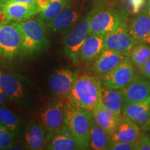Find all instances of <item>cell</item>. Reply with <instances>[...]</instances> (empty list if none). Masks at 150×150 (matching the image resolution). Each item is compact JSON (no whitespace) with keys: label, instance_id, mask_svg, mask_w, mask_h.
<instances>
[{"label":"cell","instance_id":"cell-27","mask_svg":"<svg viewBox=\"0 0 150 150\" xmlns=\"http://www.w3.org/2000/svg\"><path fill=\"white\" fill-rule=\"evenodd\" d=\"M68 3L69 0H51L48 8L38 13V18L46 23L51 21L65 8Z\"/></svg>","mask_w":150,"mask_h":150},{"label":"cell","instance_id":"cell-12","mask_svg":"<svg viewBox=\"0 0 150 150\" xmlns=\"http://www.w3.org/2000/svg\"><path fill=\"white\" fill-rule=\"evenodd\" d=\"M129 56V54L104 49L94 63L93 70L99 78H102Z\"/></svg>","mask_w":150,"mask_h":150},{"label":"cell","instance_id":"cell-24","mask_svg":"<svg viewBox=\"0 0 150 150\" xmlns=\"http://www.w3.org/2000/svg\"><path fill=\"white\" fill-rule=\"evenodd\" d=\"M112 141L113 140L111 139L109 135L99 125H97L93 119L91 127L90 149L95 150L110 149Z\"/></svg>","mask_w":150,"mask_h":150},{"label":"cell","instance_id":"cell-1","mask_svg":"<svg viewBox=\"0 0 150 150\" xmlns=\"http://www.w3.org/2000/svg\"><path fill=\"white\" fill-rule=\"evenodd\" d=\"M102 81L98 76L80 75L67 96V99L91 111L102 103Z\"/></svg>","mask_w":150,"mask_h":150},{"label":"cell","instance_id":"cell-8","mask_svg":"<svg viewBox=\"0 0 150 150\" xmlns=\"http://www.w3.org/2000/svg\"><path fill=\"white\" fill-rule=\"evenodd\" d=\"M80 8L76 4H67L65 8L51 21L47 22L46 28L50 32L60 33L70 31L81 18Z\"/></svg>","mask_w":150,"mask_h":150},{"label":"cell","instance_id":"cell-31","mask_svg":"<svg viewBox=\"0 0 150 150\" xmlns=\"http://www.w3.org/2000/svg\"><path fill=\"white\" fill-rule=\"evenodd\" d=\"M136 150H150V136L141 133L139 140L136 142Z\"/></svg>","mask_w":150,"mask_h":150},{"label":"cell","instance_id":"cell-18","mask_svg":"<svg viewBox=\"0 0 150 150\" xmlns=\"http://www.w3.org/2000/svg\"><path fill=\"white\" fill-rule=\"evenodd\" d=\"M122 112L138 126L143 127L150 117V96L142 102L123 104Z\"/></svg>","mask_w":150,"mask_h":150},{"label":"cell","instance_id":"cell-22","mask_svg":"<svg viewBox=\"0 0 150 150\" xmlns=\"http://www.w3.org/2000/svg\"><path fill=\"white\" fill-rule=\"evenodd\" d=\"M0 86L11 100L18 102L23 98V86L14 75L0 72Z\"/></svg>","mask_w":150,"mask_h":150},{"label":"cell","instance_id":"cell-28","mask_svg":"<svg viewBox=\"0 0 150 150\" xmlns=\"http://www.w3.org/2000/svg\"><path fill=\"white\" fill-rule=\"evenodd\" d=\"M15 137L6 127L0 124V149H9L13 145Z\"/></svg>","mask_w":150,"mask_h":150},{"label":"cell","instance_id":"cell-6","mask_svg":"<svg viewBox=\"0 0 150 150\" xmlns=\"http://www.w3.org/2000/svg\"><path fill=\"white\" fill-rule=\"evenodd\" d=\"M22 54V36L18 21L0 25V56L14 58Z\"/></svg>","mask_w":150,"mask_h":150},{"label":"cell","instance_id":"cell-29","mask_svg":"<svg viewBox=\"0 0 150 150\" xmlns=\"http://www.w3.org/2000/svg\"><path fill=\"white\" fill-rule=\"evenodd\" d=\"M127 6L132 14L141 12L146 4V0H127Z\"/></svg>","mask_w":150,"mask_h":150},{"label":"cell","instance_id":"cell-4","mask_svg":"<svg viewBox=\"0 0 150 150\" xmlns=\"http://www.w3.org/2000/svg\"><path fill=\"white\" fill-rule=\"evenodd\" d=\"M22 36V54L32 55L42 51L48 45L47 28L39 18L18 21Z\"/></svg>","mask_w":150,"mask_h":150},{"label":"cell","instance_id":"cell-10","mask_svg":"<svg viewBox=\"0 0 150 150\" xmlns=\"http://www.w3.org/2000/svg\"><path fill=\"white\" fill-rule=\"evenodd\" d=\"M139 42L129 33L127 27H120L105 35L104 49L129 54Z\"/></svg>","mask_w":150,"mask_h":150},{"label":"cell","instance_id":"cell-34","mask_svg":"<svg viewBox=\"0 0 150 150\" xmlns=\"http://www.w3.org/2000/svg\"><path fill=\"white\" fill-rule=\"evenodd\" d=\"M7 3H20L28 5L37 6V0H8V1L6 4Z\"/></svg>","mask_w":150,"mask_h":150},{"label":"cell","instance_id":"cell-32","mask_svg":"<svg viewBox=\"0 0 150 150\" xmlns=\"http://www.w3.org/2000/svg\"><path fill=\"white\" fill-rule=\"evenodd\" d=\"M139 72L142 76L150 80V58L146 61V63L143 65Z\"/></svg>","mask_w":150,"mask_h":150},{"label":"cell","instance_id":"cell-33","mask_svg":"<svg viewBox=\"0 0 150 150\" xmlns=\"http://www.w3.org/2000/svg\"><path fill=\"white\" fill-rule=\"evenodd\" d=\"M51 0H37V7L39 13L46 10L50 4Z\"/></svg>","mask_w":150,"mask_h":150},{"label":"cell","instance_id":"cell-14","mask_svg":"<svg viewBox=\"0 0 150 150\" xmlns=\"http://www.w3.org/2000/svg\"><path fill=\"white\" fill-rule=\"evenodd\" d=\"M78 77V72L62 69L54 73L49 80L52 91L60 96H67Z\"/></svg>","mask_w":150,"mask_h":150},{"label":"cell","instance_id":"cell-37","mask_svg":"<svg viewBox=\"0 0 150 150\" xmlns=\"http://www.w3.org/2000/svg\"><path fill=\"white\" fill-rule=\"evenodd\" d=\"M7 1H8V0H0V8H1Z\"/></svg>","mask_w":150,"mask_h":150},{"label":"cell","instance_id":"cell-19","mask_svg":"<svg viewBox=\"0 0 150 150\" xmlns=\"http://www.w3.org/2000/svg\"><path fill=\"white\" fill-rule=\"evenodd\" d=\"M104 38L102 35L89 33L81 48V61L86 63L95 61L104 50Z\"/></svg>","mask_w":150,"mask_h":150},{"label":"cell","instance_id":"cell-36","mask_svg":"<svg viewBox=\"0 0 150 150\" xmlns=\"http://www.w3.org/2000/svg\"><path fill=\"white\" fill-rule=\"evenodd\" d=\"M146 9H147L148 13L150 15V0H147V4H146Z\"/></svg>","mask_w":150,"mask_h":150},{"label":"cell","instance_id":"cell-26","mask_svg":"<svg viewBox=\"0 0 150 150\" xmlns=\"http://www.w3.org/2000/svg\"><path fill=\"white\" fill-rule=\"evenodd\" d=\"M129 58L132 64L140 70L150 58V45L147 42H139L129 53Z\"/></svg>","mask_w":150,"mask_h":150},{"label":"cell","instance_id":"cell-11","mask_svg":"<svg viewBox=\"0 0 150 150\" xmlns=\"http://www.w3.org/2000/svg\"><path fill=\"white\" fill-rule=\"evenodd\" d=\"M123 104L139 102L150 96V80L136 72L133 81L122 89Z\"/></svg>","mask_w":150,"mask_h":150},{"label":"cell","instance_id":"cell-23","mask_svg":"<svg viewBox=\"0 0 150 150\" xmlns=\"http://www.w3.org/2000/svg\"><path fill=\"white\" fill-rule=\"evenodd\" d=\"M102 102L110 111L118 116L122 115V90L109 89L102 86Z\"/></svg>","mask_w":150,"mask_h":150},{"label":"cell","instance_id":"cell-15","mask_svg":"<svg viewBox=\"0 0 150 150\" xmlns=\"http://www.w3.org/2000/svg\"><path fill=\"white\" fill-rule=\"evenodd\" d=\"M140 135V127L122 114L117 128L110 136L113 141L136 143Z\"/></svg>","mask_w":150,"mask_h":150},{"label":"cell","instance_id":"cell-20","mask_svg":"<svg viewBox=\"0 0 150 150\" xmlns=\"http://www.w3.org/2000/svg\"><path fill=\"white\" fill-rule=\"evenodd\" d=\"M46 129L42 124L36 121L31 122L27 125L24 134V141L27 149L38 150L46 147L47 136Z\"/></svg>","mask_w":150,"mask_h":150},{"label":"cell","instance_id":"cell-35","mask_svg":"<svg viewBox=\"0 0 150 150\" xmlns=\"http://www.w3.org/2000/svg\"><path fill=\"white\" fill-rule=\"evenodd\" d=\"M6 95L4 91H3V89L1 88V87L0 86V105H2L4 102L6 97Z\"/></svg>","mask_w":150,"mask_h":150},{"label":"cell","instance_id":"cell-3","mask_svg":"<svg viewBox=\"0 0 150 150\" xmlns=\"http://www.w3.org/2000/svg\"><path fill=\"white\" fill-rule=\"evenodd\" d=\"M127 13L114 7H97L92 10L89 33L105 36L120 27H127Z\"/></svg>","mask_w":150,"mask_h":150},{"label":"cell","instance_id":"cell-38","mask_svg":"<svg viewBox=\"0 0 150 150\" xmlns=\"http://www.w3.org/2000/svg\"><path fill=\"white\" fill-rule=\"evenodd\" d=\"M149 125H150V117H149V120H148V122H147V124H146V125H145V126H144V127H146V126H149Z\"/></svg>","mask_w":150,"mask_h":150},{"label":"cell","instance_id":"cell-30","mask_svg":"<svg viewBox=\"0 0 150 150\" xmlns=\"http://www.w3.org/2000/svg\"><path fill=\"white\" fill-rule=\"evenodd\" d=\"M136 143L112 141L110 150H136Z\"/></svg>","mask_w":150,"mask_h":150},{"label":"cell","instance_id":"cell-13","mask_svg":"<svg viewBox=\"0 0 150 150\" xmlns=\"http://www.w3.org/2000/svg\"><path fill=\"white\" fill-rule=\"evenodd\" d=\"M39 13L37 6L20 3H7L0 8L1 23L29 20Z\"/></svg>","mask_w":150,"mask_h":150},{"label":"cell","instance_id":"cell-25","mask_svg":"<svg viewBox=\"0 0 150 150\" xmlns=\"http://www.w3.org/2000/svg\"><path fill=\"white\" fill-rule=\"evenodd\" d=\"M0 124L10 131L15 138H18L21 136L22 126L20 120L14 112L8 108L0 107Z\"/></svg>","mask_w":150,"mask_h":150},{"label":"cell","instance_id":"cell-17","mask_svg":"<svg viewBox=\"0 0 150 150\" xmlns=\"http://www.w3.org/2000/svg\"><path fill=\"white\" fill-rule=\"evenodd\" d=\"M127 29L129 33L140 42L150 44V15L147 9L145 8L136 14L129 22Z\"/></svg>","mask_w":150,"mask_h":150},{"label":"cell","instance_id":"cell-16","mask_svg":"<svg viewBox=\"0 0 150 150\" xmlns=\"http://www.w3.org/2000/svg\"><path fill=\"white\" fill-rule=\"evenodd\" d=\"M46 147L50 150L82 149L77 140L67 126L61 132H48Z\"/></svg>","mask_w":150,"mask_h":150},{"label":"cell","instance_id":"cell-5","mask_svg":"<svg viewBox=\"0 0 150 150\" xmlns=\"http://www.w3.org/2000/svg\"><path fill=\"white\" fill-rule=\"evenodd\" d=\"M92 11L81 19L63 38L65 54L75 64L79 63V53L84 41L89 34Z\"/></svg>","mask_w":150,"mask_h":150},{"label":"cell","instance_id":"cell-7","mask_svg":"<svg viewBox=\"0 0 150 150\" xmlns=\"http://www.w3.org/2000/svg\"><path fill=\"white\" fill-rule=\"evenodd\" d=\"M136 72L129 56L109 73L100 79L103 87L109 89L122 90L133 81Z\"/></svg>","mask_w":150,"mask_h":150},{"label":"cell","instance_id":"cell-9","mask_svg":"<svg viewBox=\"0 0 150 150\" xmlns=\"http://www.w3.org/2000/svg\"><path fill=\"white\" fill-rule=\"evenodd\" d=\"M66 103L54 102L40 114V122L49 133H59L66 127Z\"/></svg>","mask_w":150,"mask_h":150},{"label":"cell","instance_id":"cell-21","mask_svg":"<svg viewBox=\"0 0 150 150\" xmlns=\"http://www.w3.org/2000/svg\"><path fill=\"white\" fill-rule=\"evenodd\" d=\"M95 121L110 136L117 128L121 116L110 111L102 103L91 110Z\"/></svg>","mask_w":150,"mask_h":150},{"label":"cell","instance_id":"cell-2","mask_svg":"<svg viewBox=\"0 0 150 150\" xmlns=\"http://www.w3.org/2000/svg\"><path fill=\"white\" fill-rule=\"evenodd\" d=\"M93 119L91 110L80 107L67 99L65 124L77 140L82 149H90Z\"/></svg>","mask_w":150,"mask_h":150},{"label":"cell","instance_id":"cell-39","mask_svg":"<svg viewBox=\"0 0 150 150\" xmlns=\"http://www.w3.org/2000/svg\"><path fill=\"white\" fill-rule=\"evenodd\" d=\"M1 22H0V25H1Z\"/></svg>","mask_w":150,"mask_h":150}]
</instances>
